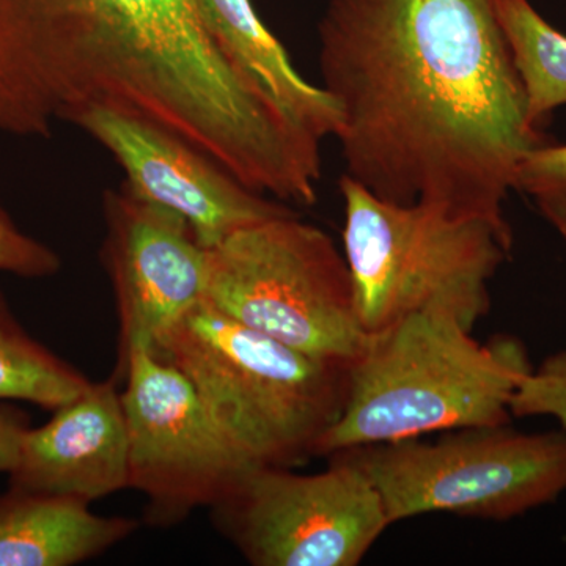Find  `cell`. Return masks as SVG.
<instances>
[{
  "mask_svg": "<svg viewBox=\"0 0 566 566\" xmlns=\"http://www.w3.org/2000/svg\"><path fill=\"white\" fill-rule=\"evenodd\" d=\"M318 39L346 177L510 227L517 167L551 139L528 122L494 0H331Z\"/></svg>",
  "mask_w": 566,
  "mask_h": 566,
  "instance_id": "6da1fadb",
  "label": "cell"
},
{
  "mask_svg": "<svg viewBox=\"0 0 566 566\" xmlns=\"http://www.w3.org/2000/svg\"><path fill=\"white\" fill-rule=\"evenodd\" d=\"M91 109L153 123L259 192L289 185L312 147L199 0H0V133L48 139Z\"/></svg>",
  "mask_w": 566,
  "mask_h": 566,
  "instance_id": "7a4b0ae2",
  "label": "cell"
},
{
  "mask_svg": "<svg viewBox=\"0 0 566 566\" xmlns=\"http://www.w3.org/2000/svg\"><path fill=\"white\" fill-rule=\"evenodd\" d=\"M532 368L526 345L513 335L480 344L453 316H405L368 337L316 457L510 423L513 395Z\"/></svg>",
  "mask_w": 566,
  "mask_h": 566,
  "instance_id": "3957f363",
  "label": "cell"
},
{
  "mask_svg": "<svg viewBox=\"0 0 566 566\" xmlns=\"http://www.w3.org/2000/svg\"><path fill=\"white\" fill-rule=\"evenodd\" d=\"M153 352L189 379L208 415L252 464H303L340 416L349 370L244 326L211 304L192 308Z\"/></svg>",
  "mask_w": 566,
  "mask_h": 566,
  "instance_id": "277c9868",
  "label": "cell"
},
{
  "mask_svg": "<svg viewBox=\"0 0 566 566\" xmlns=\"http://www.w3.org/2000/svg\"><path fill=\"white\" fill-rule=\"evenodd\" d=\"M344 253L368 335L420 312L468 329L490 312V283L513 248L512 227L379 199L342 175Z\"/></svg>",
  "mask_w": 566,
  "mask_h": 566,
  "instance_id": "5b68a950",
  "label": "cell"
},
{
  "mask_svg": "<svg viewBox=\"0 0 566 566\" xmlns=\"http://www.w3.org/2000/svg\"><path fill=\"white\" fill-rule=\"evenodd\" d=\"M205 303L281 344L349 370L367 346L345 253L300 214L208 249Z\"/></svg>",
  "mask_w": 566,
  "mask_h": 566,
  "instance_id": "8992f818",
  "label": "cell"
},
{
  "mask_svg": "<svg viewBox=\"0 0 566 566\" xmlns=\"http://www.w3.org/2000/svg\"><path fill=\"white\" fill-rule=\"evenodd\" d=\"M334 453L371 480L390 526L430 513L510 521L566 493V430L510 423L444 431Z\"/></svg>",
  "mask_w": 566,
  "mask_h": 566,
  "instance_id": "52a82bcc",
  "label": "cell"
},
{
  "mask_svg": "<svg viewBox=\"0 0 566 566\" xmlns=\"http://www.w3.org/2000/svg\"><path fill=\"white\" fill-rule=\"evenodd\" d=\"M318 474L252 465L218 505V531L253 566H356L390 527L381 495L340 455Z\"/></svg>",
  "mask_w": 566,
  "mask_h": 566,
  "instance_id": "ba28073f",
  "label": "cell"
},
{
  "mask_svg": "<svg viewBox=\"0 0 566 566\" xmlns=\"http://www.w3.org/2000/svg\"><path fill=\"white\" fill-rule=\"evenodd\" d=\"M129 488L147 499L145 520L175 526L212 509L252 465L208 415L189 379L150 348L120 359Z\"/></svg>",
  "mask_w": 566,
  "mask_h": 566,
  "instance_id": "9c48e42d",
  "label": "cell"
},
{
  "mask_svg": "<svg viewBox=\"0 0 566 566\" xmlns=\"http://www.w3.org/2000/svg\"><path fill=\"white\" fill-rule=\"evenodd\" d=\"M103 263L120 323V359L150 348L202 304L208 249L177 212L133 196L125 186L104 193Z\"/></svg>",
  "mask_w": 566,
  "mask_h": 566,
  "instance_id": "30bf717a",
  "label": "cell"
},
{
  "mask_svg": "<svg viewBox=\"0 0 566 566\" xmlns=\"http://www.w3.org/2000/svg\"><path fill=\"white\" fill-rule=\"evenodd\" d=\"M74 125L111 153L133 196L180 214L203 248H214L245 227L296 212L252 191L210 156L153 123L91 109Z\"/></svg>",
  "mask_w": 566,
  "mask_h": 566,
  "instance_id": "8fae6325",
  "label": "cell"
},
{
  "mask_svg": "<svg viewBox=\"0 0 566 566\" xmlns=\"http://www.w3.org/2000/svg\"><path fill=\"white\" fill-rule=\"evenodd\" d=\"M10 488L92 502L129 488L128 433L115 381L92 382L29 428Z\"/></svg>",
  "mask_w": 566,
  "mask_h": 566,
  "instance_id": "7c38bea8",
  "label": "cell"
},
{
  "mask_svg": "<svg viewBox=\"0 0 566 566\" xmlns=\"http://www.w3.org/2000/svg\"><path fill=\"white\" fill-rule=\"evenodd\" d=\"M139 523L99 516L65 495L14 490L0 495V566H71L98 557Z\"/></svg>",
  "mask_w": 566,
  "mask_h": 566,
  "instance_id": "4fadbf2b",
  "label": "cell"
},
{
  "mask_svg": "<svg viewBox=\"0 0 566 566\" xmlns=\"http://www.w3.org/2000/svg\"><path fill=\"white\" fill-rule=\"evenodd\" d=\"M212 35L282 111L319 140L335 137L340 114L329 93L300 76L252 0H199Z\"/></svg>",
  "mask_w": 566,
  "mask_h": 566,
  "instance_id": "5bb4252c",
  "label": "cell"
},
{
  "mask_svg": "<svg viewBox=\"0 0 566 566\" xmlns=\"http://www.w3.org/2000/svg\"><path fill=\"white\" fill-rule=\"evenodd\" d=\"M494 6L526 95L528 122L545 132L553 112L566 106V35L531 0H494Z\"/></svg>",
  "mask_w": 566,
  "mask_h": 566,
  "instance_id": "9a60e30c",
  "label": "cell"
},
{
  "mask_svg": "<svg viewBox=\"0 0 566 566\" xmlns=\"http://www.w3.org/2000/svg\"><path fill=\"white\" fill-rule=\"evenodd\" d=\"M92 381L32 337L0 293V400L55 409L70 403Z\"/></svg>",
  "mask_w": 566,
  "mask_h": 566,
  "instance_id": "2e32d148",
  "label": "cell"
},
{
  "mask_svg": "<svg viewBox=\"0 0 566 566\" xmlns=\"http://www.w3.org/2000/svg\"><path fill=\"white\" fill-rule=\"evenodd\" d=\"M515 191L534 199L556 229L566 226V144L542 145L517 167Z\"/></svg>",
  "mask_w": 566,
  "mask_h": 566,
  "instance_id": "e0dca14e",
  "label": "cell"
},
{
  "mask_svg": "<svg viewBox=\"0 0 566 566\" xmlns=\"http://www.w3.org/2000/svg\"><path fill=\"white\" fill-rule=\"evenodd\" d=\"M512 417H554L566 430V349L549 354L517 386Z\"/></svg>",
  "mask_w": 566,
  "mask_h": 566,
  "instance_id": "ac0fdd59",
  "label": "cell"
},
{
  "mask_svg": "<svg viewBox=\"0 0 566 566\" xmlns=\"http://www.w3.org/2000/svg\"><path fill=\"white\" fill-rule=\"evenodd\" d=\"M61 268L59 253L22 232L0 200V273L44 279L57 274Z\"/></svg>",
  "mask_w": 566,
  "mask_h": 566,
  "instance_id": "d6986e66",
  "label": "cell"
},
{
  "mask_svg": "<svg viewBox=\"0 0 566 566\" xmlns=\"http://www.w3.org/2000/svg\"><path fill=\"white\" fill-rule=\"evenodd\" d=\"M28 430L24 417L10 409H0V472L10 474L13 471Z\"/></svg>",
  "mask_w": 566,
  "mask_h": 566,
  "instance_id": "ffe728a7",
  "label": "cell"
},
{
  "mask_svg": "<svg viewBox=\"0 0 566 566\" xmlns=\"http://www.w3.org/2000/svg\"><path fill=\"white\" fill-rule=\"evenodd\" d=\"M557 232L564 237V240L566 241V226L560 227V229H557Z\"/></svg>",
  "mask_w": 566,
  "mask_h": 566,
  "instance_id": "44dd1931",
  "label": "cell"
}]
</instances>
